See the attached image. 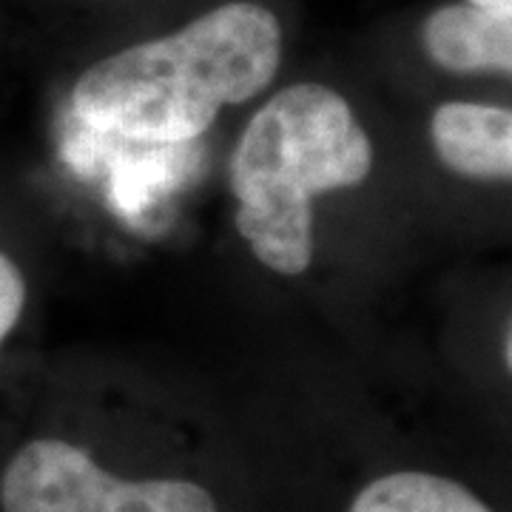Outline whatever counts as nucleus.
<instances>
[{"label":"nucleus","instance_id":"nucleus-1","mask_svg":"<svg viewBox=\"0 0 512 512\" xmlns=\"http://www.w3.org/2000/svg\"><path fill=\"white\" fill-rule=\"evenodd\" d=\"M282 26L271 9L234 0L165 37L103 57L77 77L72 111L83 126L143 143H188L225 106L274 83Z\"/></svg>","mask_w":512,"mask_h":512},{"label":"nucleus","instance_id":"nucleus-2","mask_svg":"<svg viewBox=\"0 0 512 512\" xmlns=\"http://www.w3.org/2000/svg\"><path fill=\"white\" fill-rule=\"evenodd\" d=\"M370 171V134L342 94L322 83L276 92L228 160L239 237L268 271L305 274L316 254L313 200L359 188Z\"/></svg>","mask_w":512,"mask_h":512},{"label":"nucleus","instance_id":"nucleus-3","mask_svg":"<svg viewBox=\"0 0 512 512\" xmlns=\"http://www.w3.org/2000/svg\"><path fill=\"white\" fill-rule=\"evenodd\" d=\"M0 512H220L188 478H123L80 444L43 436L20 444L0 470Z\"/></svg>","mask_w":512,"mask_h":512},{"label":"nucleus","instance_id":"nucleus-4","mask_svg":"<svg viewBox=\"0 0 512 512\" xmlns=\"http://www.w3.org/2000/svg\"><path fill=\"white\" fill-rule=\"evenodd\" d=\"M430 143L441 163L458 177L510 183L512 114L487 103H441L430 117Z\"/></svg>","mask_w":512,"mask_h":512},{"label":"nucleus","instance_id":"nucleus-5","mask_svg":"<svg viewBox=\"0 0 512 512\" xmlns=\"http://www.w3.org/2000/svg\"><path fill=\"white\" fill-rule=\"evenodd\" d=\"M421 46L444 72H512V15H495L473 3H450L430 12Z\"/></svg>","mask_w":512,"mask_h":512},{"label":"nucleus","instance_id":"nucleus-6","mask_svg":"<svg viewBox=\"0 0 512 512\" xmlns=\"http://www.w3.org/2000/svg\"><path fill=\"white\" fill-rule=\"evenodd\" d=\"M348 512H493L456 478L396 470L365 484Z\"/></svg>","mask_w":512,"mask_h":512},{"label":"nucleus","instance_id":"nucleus-7","mask_svg":"<svg viewBox=\"0 0 512 512\" xmlns=\"http://www.w3.org/2000/svg\"><path fill=\"white\" fill-rule=\"evenodd\" d=\"M29 305V282L18 259L0 245V350L18 333Z\"/></svg>","mask_w":512,"mask_h":512},{"label":"nucleus","instance_id":"nucleus-8","mask_svg":"<svg viewBox=\"0 0 512 512\" xmlns=\"http://www.w3.org/2000/svg\"><path fill=\"white\" fill-rule=\"evenodd\" d=\"M478 9H487V12H495V15H512V0H467Z\"/></svg>","mask_w":512,"mask_h":512}]
</instances>
